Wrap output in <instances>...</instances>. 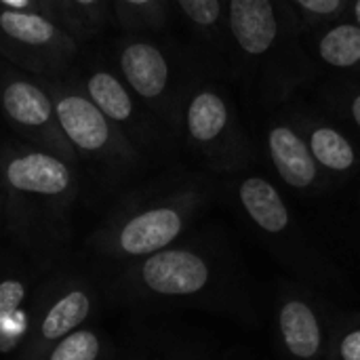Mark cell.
Segmentation results:
<instances>
[{
	"label": "cell",
	"instance_id": "484cf974",
	"mask_svg": "<svg viewBox=\"0 0 360 360\" xmlns=\"http://www.w3.org/2000/svg\"><path fill=\"white\" fill-rule=\"evenodd\" d=\"M0 8H11V11H25V13H42L44 8L40 0H0Z\"/></svg>",
	"mask_w": 360,
	"mask_h": 360
},
{
	"label": "cell",
	"instance_id": "5bb4252c",
	"mask_svg": "<svg viewBox=\"0 0 360 360\" xmlns=\"http://www.w3.org/2000/svg\"><path fill=\"white\" fill-rule=\"evenodd\" d=\"M304 51L319 76L360 80V27L350 19H338L302 34Z\"/></svg>",
	"mask_w": 360,
	"mask_h": 360
},
{
	"label": "cell",
	"instance_id": "83f0119b",
	"mask_svg": "<svg viewBox=\"0 0 360 360\" xmlns=\"http://www.w3.org/2000/svg\"><path fill=\"white\" fill-rule=\"evenodd\" d=\"M359 202H360V179H359Z\"/></svg>",
	"mask_w": 360,
	"mask_h": 360
},
{
	"label": "cell",
	"instance_id": "4316f807",
	"mask_svg": "<svg viewBox=\"0 0 360 360\" xmlns=\"http://www.w3.org/2000/svg\"><path fill=\"white\" fill-rule=\"evenodd\" d=\"M346 19H350L354 25L360 27V0H350V6H348V15Z\"/></svg>",
	"mask_w": 360,
	"mask_h": 360
},
{
	"label": "cell",
	"instance_id": "7402d4cb",
	"mask_svg": "<svg viewBox=\"0 0 360 360\" xmlns=\"http://www.w3.org/2000/svg\"><path fill=\"white\" fill-rule=\"evenodd\" d=\"M99 354V342L89 331L68 335L51 354V360H95Z\"/></svg>",
	"mask_w": 360,
	"mask_h": 360
},
{
	"label": "cell",
	"instance_id": "ffe728a7",
	"mask_svg": "<svg viewBox=\"0 0 360 360\" xmlns=\"http://www.w3.org/2000/svg\"><path fill=\"white\" fill-rule=\"evenodd\" d=\"M327 360H360V310H344L335 321Z\"/></svg>",
	"mask_w": 360,
	"mask_h": 360
},
{
	"label": "cell",
	"instance_id": "d4e9b609",
	"mask_svg": "<svg viewBox=\"0 0 360 360\" xmlns=\"http://www.w3.org/2000/svg\"><path fill=\"white\" fill-rule=\"evenodd\" d=\"M42 8H44V15L51 17L53 21H57L61 27H65L70 34H74V25H72V19H70V13H68V4L65 0H40Z\"/></svg>",
	"mask_w": 360,
	"mask_h": 360
},
{
	"label": "cell",
	"instance_id": "3957f363",
	"mask_svg": "<svg viewBox=\"0 0 360 360\" xmlns=\"http://www.w3.org/2000/svg\"><path fill=\"white\" fill-rule=\"evenodd\" d=\"M219 202L247 226L255 240L297 281L333 295L348 291V281L300 221L283 188L262 165L219 177Z\"/></svg>",
	"mask_w": 360,
	"mask_h": 360
},
{
	"label": "cell",
	"instance_id": "8fae6325",
	"mask_svg": "<svg viewBox=\"0 0 360 360\" xmlns=\"http://www.w3.org/2000/svg\"><path fill=\"white\" fill-rule=\"evenodd\" d=\"M0 112L6 122L30 143L72 160L74 148L61 131L49 89L21 74L0 78Z\"/></svg>",
	"mask_w": 360,
	"mask_h": 360
},
{
	"label": "cell",
	"instance_id": "9a60e30c",
	"mask_svg": "<svg viewBox=\"0 0 360 360\" xmlns=\"http://www.w3.org/2000/svg\"><path fill=\"white\" fill-rule=\"evenodd\" d=\"M4 181L25 194L57 196L72 186V173L65 158L36 148L13 146L2 162Z\"/></svg>",
	"mask_w": 360,
	"mask_h": 360
},
{
	"label": "cell",
	"instance_id": "4fadbf2b",
	"mask_svg": "<svg viewBox=\"0 0 360 360\" xmlns=\"http://www.w3.org/2000/svg\"><path fill=\"white\" fill-rule=\"evenodd\" d=\"M175 19L184 23L188 40L200 51L215 76L232 84L226 32V0H171Z\"/></svg>",
	"mask_w": 360,
	"mask_h": 360
},
{
	"label": "cell",
	"instance_id": "ac0fdd59",
	"mask_svg": "<svg viewBox=\"0 0 360 360\" xmlns=\"http://www.w3.org/2000/svg\"><path fill=\"white\" fill-rule=\"evenodd\" d=\"M89 314V300L82 293H70L65 295L44 319L42 333L46 340H57L65 335L70 329L78 327Z\"/></svg>",
	"mask_w": 360,
	"mask_h": 360
},
{
	"label": "cell",
	"instance_id": "d6986e66",
	"mask_svg": "<svg viewBox=\"0 0 360 360\" xmlns=\"http://www.w3.org/2000/svg\"><path fill=\"white\" fill-rule=\"evenodd\" d=\"M293 15L302 25V34L306 30L346 19L350 0H285Z\"/></svg>",
	"mask_w": 360,
	"mask_h": 360
},
{
	"label": "cell",
	"instance_id": "8992f818",
	"mask_svg": "<svg viewBox=\"0 0 360 360\" xmlns=\"http://www.w3.org/2000/svg\"><path fill=\"white\" fill-rule=\"evenodd\" d=\"M272 335L285 360H327L342 308L327 293L297 278L278 281L270 295Z\"/></svg>",
	"mask_w": 360,
	"mask_h": 360
},
{
	"label": "cell",
	"instance_id": "30bf717a",
	"mask_svg": "<svg viewBox=\"0 0 360 360\" xmlns=\"http://www.w3.org/2000/svg\"><path fill=\"white\" fill-rule=\"evenodd\" d=\"M291 112L304 131L310 152L333 192L360 179V139L310 95L289 99Z\"/></svg>",
	"mask_w": 360,
	"mask_h": 360
},
{
	"label": "cell",
	"instance_id": "e0dca14e",
	"mask_svg": "<svg viewBox=\"0 0 360 360\" xmlns=\"http://www.w3.org/2000/svg\"><path fill=\"white\" fill-rule=\"evenodd\" d=\"M124 32H162L175 21L171 0H112Z\"/></svg>",
	"mask_w": 360,
	"mask_h": 360
},
{
	"label": "cell",
	"instance_id": "7a4b0ae2",
	"mask_svg": "<svg viewBox=\"0 0 360 360\" xmlns=\"http://www.w3.org/2000/svg\"><path fill=\"white\" fill-rule=\"evenodd\" d=\"M139 278L152 295L190 302L238 325L262 323L253 281L221 226H213L194 243L148 255Z\"/></svg>",
	"mask_w": 360,
	"mask_h": 360
},
{
	"label": "cell",
	"instance_id": "ba28073f",
	"mask_svg": "<svg viewBox=\"0 0 360 360\" xmlns=\"http://www.w3.org/2000/svg\"><path fill=\"white\" fill-rule=\"evenodd\" d=\"M44 86L53 97L61 131L74 150L95 158H110L112 162L127 167L141 165L143 152L95 105L86 93L63 86L61 82H44Z\"/></svg>",
	"mask_w": 360,
	"mask_h": 360
},
{
	"label": "cell",
	"instance_id": "44dd1931",
	"mask_svg": "<svg viewBox=\"0 0 360 360\" xmlns=\"http://www.w3.org/2000/svg\"><path fill=\"white\" fill-rule=\"evenodd\" d=\"M68 13L74 25V34H82L86 30L99 32L114 17L112 0H65Z\"/></svg>",
	"mask_w": 360,
	"mask_h": 360
},
{
	"label": "cell",
	"instance_id": "cb8c5ba5",
	"mask_svg": "<svg viewBox=\"0 0 360 360\" xmlns=\"http://www.w3.org/2000/svg\"><path fill=\"white\" fill-rule=\"evenodd\" d=\"M23 327H25V319L21 312L15 310L8 316H4L0 321V344H2V348H8V344L23 331Z\"/></svg>",
	"mask_w": 360,
	"mask_h": 360
},
{
	"label": "cell",
	"instance_id": "2e32d148",
	"mask_svg": "<svg viewBox=\"0 0 360 360\" xmlns=\"http://www.w3.org/2000/svg\"><path fill=\"white\" fill-rule=\"evenodd\" d=\"M304 93L342 120L360 139V80L319 76Z\"/></svg>",
	"mask_w": 360,
	"mask_h": 360
},
{
	"label": "cell",
	"instance_id": "52a82bcc",
	"mask_svg": "<svg viewBox=\"0 0 360 360\" xmlns=\"http://www.w3.org/2000/svg\"><path fill=\"white\" fill-rule=\"evenodd\" d=\"M253 114L255 127H249L257 141L262 165L272 171L281 188L306 200L333 194L327 177L310 152L289 101L268 110H257Z\"/></svg>",
	"mask_w": 360,
	"mask_h": 360
},
{
	"label": "cell",
	"instance_id": "7c38bea8",
	"mask_svg": "<svg viewBox=\"0 0 360 360\" xmlns=\"http://www.w3.org/2000/svg\"><path fill=\"white\" fill-rule=\"evenodd\" d=\"M0 51L19 68L46 72L63 65L74 55L76 42L42 13L0 8Z\"/></svg>",
	"mask_w": 360,
	"mask_h": 360
},
{
	"label": "cell",
	"instance_id": "9c48e42d",
	"mask_svg": "<svg viewBox=\"0 0 360 360\" xmlns=\"http://www.w3.org/2000/svg\"><path fill=\"white\" fill-rule=\"evenodd\" d=\"M84 93L122 133L143 152L160 158L177 156L179 148L173 135L137 99L116 70L97 65L84 80Z\"/></svg>",
	"mask_w": 360,
	"mask_h": 360
},
{
	"label": "cell",
	"instance_id": "6da1fadb",
	"mask_svg": "<svg viewBox=\"0 0 360 360\" xmlns=\"http://www.w3.org/2000/svg\"><path fill=\"white\" fill-rule=\"evenodd\" d=\"M226 32L232 86L251 112L281 105L316 80L302 25L285 0H226Z\"/></svg>",
	"mask_w": 360,
	"mask_h": 360
},
{
	"label": "cell",
	"instance_id": "277c9868",
	"mask_svg": "<svg viewBox=\"0 0 360 360\" xmlns=\"http://www.w3.org/2000/svg\"><path fill=\"white\" fill-rule=\"evenodd\" d=\"M177 148L196 169L217 179L262 165L253 131L232 97V84L211 70H205L184 97Z\"/></svg>",
	"mask_w": 360,
	"mask_h": 360
},
{
	"label": "cell",
	"instance_id": "5b68a950",
	"mask_svg": "<svg viewBox=\"0 0 360 360\" xmlns=\"http://www.w3.org/2000/svg\"><path fill=\"white\" fill-rule=\"evenodd\" d=\"M205 70L211 68L200 51L165 30L127 32L116 49V72L175 141L184 97Z\"/></svg>",
	"mask_w": 360,
	"mask_h": 360
},
{
	"label": "cell",
	"instance_id": "603a6c76",
	"mask_svg": "<svg viewBox=\"0 0 360 360\" xmlns=\"http://www.w3.org/2000/svg\"><path fill=\"white\" fill-rule=\"evenodd\" d=\"M23 300V287L15 281H6L0 285V321L15 312Z\"/></svg>",
	"mask_w": 360,
	"mask_h": 360
}]
</instances>
